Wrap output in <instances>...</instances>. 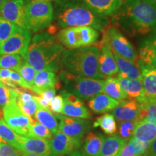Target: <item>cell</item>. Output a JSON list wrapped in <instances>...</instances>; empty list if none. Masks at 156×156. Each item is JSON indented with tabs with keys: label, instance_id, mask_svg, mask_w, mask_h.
Returning <instances> with one entry per match:
<instances>
[{
	"label": "cell",
	"instance_id": "6da1fadb",
	"mask_svg": "<svg viewBox=\"0 0 156 156\" xmlns=\"http://www.w3.org/2000/svg\"><path fill=\"white\" fill-rule=\"evenodd\" d=\"M64 50L53 36L46 34H37L30 41L23 58L36 72H56L62 63Z\"/></svg>",
	"mask_w": 156,
	"mask_h": 156
},
{
	"label": "cell",
	"instance_id": "7a4b0ae2",
	"mask_svg": "<svg viewBox=\"0 0 156 156\" xmlns=\"http://www.w3.org/2000/svg\"><path fill=\"white\" fill-rule=\"evenodd\" d=\"M122 17L130 28L142 34L156 33V2L154 0H124Z\"/></svg>",
	"mask_w": 156,
	"mask_h": 156
},
{
	"label": "cell",
	"instance_id": "3957f363",
	"mask_svg": "<svg viewBox=\"0 0 156 156\" xmlns=\"http://www.w3.org/2000/svg\"><path fill=\"white\" fill-rule=\"evenodd\" d=\"M99 54L97 46L64 50L62 64L67 72L74 75L101 80L103 77L98 69Z\"/></svg>",
	"mask_w": 156,
	"mask_h": 156
},
{
	"label": "cell",
	"instance_id": "277c9868",
	"mask_svg": "<svg viewBox=\"0 0 156 156\" xmlns=\"http://www.w3.org/2000/svg\"><path fill=\"white\" fill-rule=\"evenodd\" d=\"M61 78L66 90L80 99L88 100L103 93L104 80H102L76 75L67 71L62 72Z\"/></svg>",
	"mask_w": 156,
	"mask_h": 156
},
{
	"label": "cell",
	"instance_id": "5b68a950",
	"mask_svg": "<svg viewBox=\"0 0 156 156\" xmlns=\"http://www.w3.org/2000/svg\"><path fill=\"white\" fill-rule=\"evenodd\" d=\"M106 20L89 9L80 7H72L65 9L58 15V23L63 28L91 27L102 30Z\"/></svg>",
	"mask_w": 156,
	"mask_h": 156
},
{
	"label": "cell",
	"instance_id": "8992f818",
	"mask_svg": "<svg viewBox=\"0 0 156 156\" xmlns=\"http://www.w3.org/2000/svg\"><path fill=\"white\" fill-rule=\"evenodd\" d=\"M53 6L50 1L34 0L25 5L27 29L33 32L46 28L53 19Z\"/></svg>",
	"mask_w": 156,
	"mask_h": 156
},
{
	"label": "cell",
	"instance_id": "52a82bcc",
	"mask_svg": "<svg viewBox=\"0 0 156 156\" xmlns=\"http://www.w3.org/2000/svg\"><path fill=\"white\" fill-rule=\"evenodd\" d=\"M4 121L20 136H28L32 122L35 120L23 114L17 104L16 98H11L2 108Z\"/></svg>",
	"mask_w": 156,
	"mask_h": 156
},
{
	"label": "cell",
	"instance_id": "ba28073f",
	"mask_svg": "<svg viewBox=\"0 0 156 156\" xmlns=\"http://www.w3.org/2000/svg\"><path fill=\"white\" fill-rule=\"evenodd\" d=\"M112 51L121 57L138 62V55L132 45L129 41L119 32L116 29L111 27L108 29L104 36Z\"/></svg>",
	"mask_w": 156,
	"mask_h": 156
},
{
	"label": "cell",
	"instance_id": "9c48e42d",
	"mask_svg": "<svg viewBox=\"0 0 156 156\" xmlns=\"http://www.w3.org/2000/svg\"><path fill=\"white\" fill-rule=\"evenodd\" d=\"M30 38V30L17 27L13 34L0 44V54H19L23 58L28 51Z\"/></svg>",
	"mask_w": 156,
	"mask_h": 156
},
{
	"label": "cell",
	"instance_id": "30bf717a",
	"mask_svg": "<svg viewBox=\"0 0 156 156\" xmlns=\"http://www.w3.org/2000/svg\"><path fill=\"white\" fill-rule=\"evenodd\" d=\"M56 116L59 121V131L71 137L82 140V138L90 129V123L89 121L83 119L74 118L58 114H56Z\"/></svg>",
	"mask_w": 156,
	"mask_h": 156
},
{
	"label": "cell",
	"instance_id": "8fae6325",
	"mask_svg": "<svg viewBox=\"0 0 156 156\" xmlns=\"http://www.w3.org/2000/svg\"><path fill=\"white\" fill-rule=\"evenodd\" d=\"M1 17L19 28L27 29L23 0H7L0 9Z\"/></svg>",
	"mask_w": 156,
	"mask_h": 156
},
{
	"label": "cell",
	"instance_id": "7c38bea8",
	"mask_svg": "<svg viewBox=\"0 0 156 156\" xmlns=\"http://www.w3.org/2000/svg\"><path fill=\"white\" fill-rule=\"evenodd\" d=\"M49 144L52 155L64 156L78 151L81 147L82 140L71 137L59 131L49 140Z\"/></svg>",
	"mask_w": 156,
	"mask_h": 156
},
{
	"label": "cell",
	"instance_id": "4fadbf2b",
	"mask_svg": "<svg viewBox=\"0 0 156 156\" xmlns=\"http://www.w3.org/2000/svg\"><path fill=\"white\" fill-rule=\"evenodd\" d=\"M61 95L64 99V106L61 114L74 118L91 119V114L82 102L81 99L67 90L62 91Z\"/></svg>",
	"mask_w": 156,
	"mask_h": 156
},
{
	"label": "cell",
	"instance_id": "5bb4252c",
	"mask_svg": "<svg viewBox=\"0 0 156 156\" xmlns=\"http://www.w3.org/2000/svg\"><path fill=\"white\" fill-rule=\"evenodd\" d=\"M138 62L142 69L156 70V33H153L142 41Z\"/></svg>",
	"mask_w": 156,
	"mask_h": 156
},
{
	"label": "cell",
	"instance_id": "9a60e30c",
	"mask_svg": "<svg viewBox=\"0 0 156 156\" xmlns=\"http://www.w3.org/2000/svg\"><path fill=\"white\" fill-rule=\"evenodd\" d=\"M98 69L103 78L112 77L118 73V67L114 53L104 36L101 43V51L98 57Z\"/></svg>",
	"mask_w": 156,
	"mask_h": 156
},
{
	"label": "cell",
	"instance_id": "2e32d148",
	"mask_svg": "<svg viewBox=\"0 0 156 156\" xmlns=\"http://www.w3.org/2000/svg\"><path fill=\"white\" fill-rule=\"evenodd\" d=\"M141 105L135 99L120 101L113 110V116L119 122H134L139 121Z\"/></svg>",
	"mask_w": 156,
	"mask_h": 156
},
{
	"label": "cell",
	"instance_id": "e0dca14e",
	"mask_svg": "<svg viewBox=\"0 0 156 156\" xmlns=\"http://www.w3.org/2000/svg\"><path fill=\"white\" fill-rule=\"evenodd\" d=\"M20 151L36 154L40 156L52 155L50 150L49 140L20 135Z\"/></svg>",
	"mask_w": 156,
	"mask_h": 156
},
{
	"label": "cell",
	"instance_id": "ac0fdd59",
	"mask_svg": "<svg viewBox=\"0 0 156 156\" xmlns=\"http://www.w3.org/2000/svg\"><path fill=\"white\" fill-rule=\"evenodd\" d=\"M114 56L118 67V77L130 80H142V67L139 62L125 59L114 53Z\"/></svg>",
	"mask_w": 156,
	"mask_h": 156
},
{
	"label": "cell",
	"instance_id": "d6986e66",
	"mask_svg": "<svg viewBox=\"0 0 156 156\" xmlns=\"http://www.w3.org/2000/svg\"><path fill=\"white\" fill-rule=\"evenodd\" d=\"M96 14L113 15L122 7L124 0H83Z\"/></svg>",
	"mask_w": 156,
	"mask_h": 156
},
{
	"label": "cell",
	"instance_id": "ffe728a7",
	"mask_svg": "<svg viewBox=\"0 0 156 156\" xmlns=\"http://www.w3.org/2000/svg\"><path fill=\"white\" fill-rule=\"evenodd\" d=\"M119 103L104 93H98L90 100L88 106L94 113L102 114L113 111Z\"/></svg>",
	"mask_w": 156,
	"mask_h": 156
},
{
	"label": "cell",
	"instance_id": "44dd1931",
	"mask_svg": "<svg viewBox=\"0 0 156 156\" xmlns=\"http://www.w3.org/2000/svg\"><path fill=\"white\" fill-rule=\"evenodd\" d=\"M56 83L57 80L54 72L48 70L36 72L34 82L36 93L40 95L46 90L55 88Z\"/></svg>",
	"mask_w": 156,
	"mask_h": 156
},
{
	"label": "cell",
	"instance_id": "7402d4cb",
	"mask_svg": "<svg viewBox=\"0 0 156 156\" xmlns=\"http://www.w3.org/2000/svg\"><path fill=\"white\" fill-rule=\"evenodd\" d=\"M132 137L140 141L151 143L156 137V125L145 120L136 122Z\"/></svg>",
	"mask_w": 156,
	"mask_h": 156
},
{
	"label": "cell",
	"instance_id": "603a6c76",
	"mask_svg": "<svg viewBox=\"0 0 156 156\" xmlns=\"http://www.w3.org/2000/svg\"><path fill=\"white\" fill-rule=\"evenodd\" d=\"M127 140L119 135H113L104 139L98 156H118Z\"/></svg>",
	"mask_w": 156,
	"mask_h": 156
},
{
	"label": "cell",
	"instance_id": "cb8c5ba5",
	"mask_svg": "<svg viewBox=\"0 0 156 156\" xmlns=\"http://www.w3.org/2000/svg\"><path fill=\"white\" fill-rule=\"evenodd\" d=\"M104 139L103 134L87 133L84 140L82 153L85 156H98Z\"/></svg>",
	"mask_w": 156,
	"mask_h": 156
},
{
	"label": "cell",
	"instance_id": "d4e9b609",
	"mask_svg": "<svg viewBox=\"0 0 156 156\" xmlns=\"http://www.w3.org/2000/svg\"><path fill=\"white\" fill-rule=\"evenodd\" d=\"M34 118L38 123L47 128L53 135L59 132L57 118L49 109L41 106L35 114Z\"/></svg>",
	"mask_w": 156,
	"mask_h": 156
},
{
	"label": "cell",
	"instance_id": "484cf974",
	"mask_svg": "<svg viewBox=\"0 0 156 156\" xmlns=\"http://www.w3.org/2000/svg\"><path fill=\"white\" fill-rule=\"evenodd\" d=\"M142 83L146 99H156V70L142 69Z\"/></svg>",
	"mask_w": 156,
	"mask_h": 156
},
{
	"label": "cell",
	"instance_id": "4316f807",
	"mask_svg": "<svg viewBox=\"0 0 156 156\" xmlns=\"http://www.w3.org/2000/svg\"><path fill=\"white\" fill-rule=\"evenodd\" d=\"M58 39L65 47L69 49L81 48L79 34L77 28H64L58 34Z\"/></svg>",
	"mask_w": 156,
	"mask_h": 156
},
{
	"label": "cell",
	"instance_id": "83f0119b",
	"mask_svg": "<svg viewBox=\"0 0 156 156\" xmlns=\"http://www.w3.org/2000/svg\"><path fill=\"white\" fill-rule=\"evenodd\" d=\"M103 93L112 98L118 101L119 102L125 100L127 97L121 89L118 79L112 77H107L104 80Z\"/></svg>",
	"mask_w": 156,
	"mask_h": 156
},
{
	"label": "cell",
	"instance_id": "f1b7e54d",
	"mask_svg": "<svg viewBox=\"0 0 156 156\" xmlns=\"http://www.w3.org/2000/svg\"><path fill=\"white\" fill-rule=\"evenodd\" d=\"M141 110L139 121L145 120L156 125V99H146L140 101Z\"/></svg>",
	"mask_w": 156,
	"mask_h": 156
},
{
	"label": "cell",
	"instance_id": "f546056e",
	"mask_svg": "<svg viewBox=\"0 0 156 156\" xmlns=\"http://www.w3.org/2000/svg\"><path fill=\"white\" fill-rule=\"evenodd\" d=\"M0 139L15 147L18 151L20 150L19 141L20 135L15 133L2 119H0Z\"/></svg>",
	"mask_w": 156,
	"mask_h": 156
},
{
	"label": "cell",
	"instance_id": "4dcf8cb0",
	"mask_svg": "<svg viewBox=\"0 0 156 156\" xmlns=\"http://www.w3.org/2000/svg\"><path fill=\"white\" fill-rule=\"evenodd\" d=\"M124 93L129 99H135L137 101L143 100L145 96L142 80L128 79Z\"/></svg>",
	"mask_w": 156,
	"mask_h": 156
},
{
	"label": "cell",
	"instance_id": "1f68e13d",
	"mask_svg": "<svg viewBox=\"0 0 156 156\" xmlns=\"http://www.w3.org/2000/svg\"><path fill=\"white\" fill-rule=\"evenodd\" d=\"M94 127L100 126L104 133L113 135L117 132V124L112 114H106L98 117L94 124Z\"/></svg>",
	"mask_w": 156,
	"mask_h": 156
},
{
	"label": "cell",
	"instance_id": "d6a6232c",
	"mask_svg": "<svg viewBox=\"0 0 156 156\" xmlns=\"http://www.w3.org/2000/svg\"><path fill=\"white\" fill-rule=\"evenodd\" d=\"M77 28L81 47H87L93 45L98 40V32L91 27H79Z\"/></svg>",
	"mask_w": 156,
	"mask_h": 156
},
{
	"label": "cell",
	"instance_id": "836d02e7",
	"mask_svg": "<svg viewBox=\"0 0 156 156\" xmlns=\"http://www.w3.org/2000/svg\"><path fill=\"white\" fill-rule=\"evenodd\" d=\"M23 59L19 54H0V68L17 72L23 63Z\"/></svg>",
	"mask_w": 156,
	"mask_h": 156
},
{
	"label": "cell",
	"instance_id": "e575fe53",
	"mask_svg": "<svg viewBox=\"0 0 156 156\" xmlns=\"http://www.w3.org/2000/svg\"><path fill=\"white\" fill-rule=\"evenodd\" d=\"M17 72L20 75L25 83L28 84L29 90L34 93H36V89H35L34 83V77L36 75V70L28 63L24 61Z\"/></svg>",
	"mask_w": 156,
	"mask_h": 156
},
{
	"label": "cell",
	"instance_id": "d590c367",
	"mask_svg": "<svg viewBox=\"0 0 156 156\" xmlns=\"http://www.w3.org/2000/svg\"><path fill=\"white\" fill-rule=\"evenodd\" d=\"M28 136L41 138L45 140H51L53 137V134L47 128L41 124L36 121H34L31 124L30 130V135Z\"/></svg>",
	"mask_w": 156,
	"mask_h": 156
},
{
	"label": "cell",
	"instance_id": "8d00e7d4",
	"mask_svg": "<svg viewBox=\"0 0 156 156\" xmlns=\"http://www.w3.org/2000/svg\"><path fill=\"white\" fill-rule=\"evenodd\" d=\"M17 104L23 114L31 119H34L36 112L41 107L36 97L35 96L31 100L27 101V102L17 103Z\"/></svg>",
	"mask_w": 156,
	"mask_h": 156
},
{
	"label": "cell",
	"instance_id": "74e56055",
	"mask_svg": "<svg viewBox=\"0 0 156 156\" xmlns=\"http://www.w3.org/2000/svg\"><path fill=\"white\" fill-rule=\"evenodd\" d=\"M17 28L16 25L0 16V44L11 36Z\"/></svg>",
	"mask_w": 156,
	"mask_h": 156
},
{
	"label": "cell",
	"instance_id": "f35d334b",
	"mask_svg": "<svg viewBox=\"0 0 156 156\" xmlns=\"http://www.w3.org/2000/svg\"><path fill=\"white\" fill-rule=\"evenodd\" d=\"M17 93L18 91L9 88L0 81V108L2 109L11 98H17Z\"/></svg>",
	"mask_w": 156,
	"mask_h": 156
},
{
	"label": "cell",
	"instance_id": "ab89813d",
	"mask_svg": "<svg viewBox=\"0 0 156 156\" xmlns=\"http://www.w3.org/2000/svg\"><path fill=\"white\" fill-rule=\"evenodd\" d=\"M129 143L133 147L134 153L136 156H147L150 143L140 141L132 136L130 138Z\"/></svg>",
	"mask_w": 156,
	"mask_h": 156
},
{
	"label": "cell",
	"instance_id": "60d3db41",
	"mask_svg": "<svg viewBox=\"0 0 156 156\" xmlns=\"http://www.w3.org/2000/svg\"><path fill=\"white\" fill-rule=\"evenodd\" d=\"M135 127L134 122H123L121 123L119 126V134L123 139L127 140L131 138Z\"/></svg>",
	"mask_w": 156,
	"mask_h": 156
},
{
	"label": "cell",
	"instance_id": "b9f144b4",
	"mask_svg": "<svg viewBox=\"0 0 156 156\" xmlns=\"http://www.w3.org/2000/svg\"><path fill=\"white\" fill-rule=\"evenodd\" d=\"M0 156H20V151L0 139Z\"/></svg>",
	"mask_w": 156,
	"mask_h": 156
},
{
	"label": "cell",
	"instance_id": "7bdbcfd3",
	"mask_svg": "<svg viewBox=\"0 0 156 156\" xmlns=\"http://www.w3.org/2000/svg\"><path fill=\"white\" fill-rule=\"evenodd\" d=\"M64 106L63 97L60 95H55L48 105V109L54 114H61Z\"/></svg>",
	"mask_w": 156,
	"mask_h": 156
},
{
	"label": "cell",
	"instance_id": "ee69618b",
	"mask_svg": "<svg viewBox=\"0 0 156 156\" xmlns=\"http://www.w3.org/2000/svg\"><path fill=\"white\" fill-rule=\"evenodd\" d=\"M9 79H10L11 81H12L13 83L16 84V85H20V86L23 87V88L29 90L28 84L25 83L24 80L23 79V77H21L20 75L17 72L12 70L10 76H9Z\"/></svg>",
	"mask_w": 156,
	"mask_h": 156
},
{
	"label": "cell",
	"instance_id": "f6af8a7d",
	"mask_svg": "<svg viewBox=\"0 0 156 156\" xmlns=\"http://www.w3.org/2000/svg\"><path fill=\"white\" fill-rule=\"evenodd\" d=\"M118 156H136L134 153V149L132 146L129 142L126 143L121 151Z\"/></svg>",
	"mask_w": 156,
	"mask_h": 156
},
{
	"label": "cell",
	"instance_id": "bcb514c9",
	"mask_svg": "<svg viewBox=\"0 0 156 156\" xmlns=\"http://www.w3.org/2000/svg\"><path fill=\"white\" fill-rule=\"evenodd\" d=\"M12 70L7 69H2L0 68V81L2 83H5V81L9 80Z\"/></svg>",
	"mask_w": 156,
	"mask_h": 156
},
{
	"label": "cell",
	"instance_id": "7dc6e473",
	"mask_svg": "<svg viewBox=\"0 0 156 156\" xmlns=\"http://www.w3.org/2000/svg\"><path fill=\"white\" fill-rule=\"evenodd\" d=\"M147 156H156V137L150 143Z\"/></svg>",
	"mask_w": 156,
	"mask_h": 156
},
{
	"label": "cell",
	"instance_id": "c3c4849f",
	"mask_svg": "<svg viewBox=\"0 0 156 156\" xmlns=\"http://www.w3.org/2000/svg\"><path fill=\"white\" fill-rule=\"evenodd\" d=\"M20 156H40L38 155H36V154L30 153H26V152H23L20 151ZM51 156H54V155H51Z\"/></svg>",
	"mask_w": 156,
	"mask_h": 156
},
{
	"label": "cell",
	"instance_id": "681fc988",
	"mask_svg": "<svg viewBox=\"0 0 156 156\" xmlns=\"http://www.w3.org/2000/svg\"><path fill=\"white\" fill-rule=\"evenodd\" d=\"M67 156H85L84 154L82 153V152H80V151H75L74 152V153L69 154V155H68Z\"/></svg>",
	"mask_w": 156,
	"mask_h": 156
},
{
	"label": "cell",
	"instance_id": "f907efd6",
	"mask_svg": "<svg viewBox=\"0 0 156 156\" xmlns=\"http://www.w3.org/2000/svg\"><path fill=\"white\" fill-rule=\"evenodd\" d=\"M7 1V0H0V9H2V6L4 5V4H5Z\"/></svg>",
	"mask_w": 156,
	"mask_h": 156
},
{
	"label": "cell",
	"instance_id": "816d5d0a",
	"mask_svg": "<svg viewBox=\"0 0 156 156\" xmlns=\"http://www.w3.org/2000/svg\"><path fill=\"white\" fill-rule=\"evenodd\" d=\"M30 1H34V0H30ZM44 1H53V0H44Z\"/></svg>",
	"mask_w": 156,
	"mask_h": 156
},
{
	"label": "cell",
	"instance_id": "f5cc1de1",
	"mask_svg": "<svg viewBox=\"0 0 156 156\" xmlns=\"http://www.w3.org/2000/svg\"><path fill=\"white\" fill-rule=\"evenodd\" d=\"M1 114H2V112H1V108H0V116H1ZM1 119V118H0Z\"/></svg>",
	"mask_w": 156,
	"mask_h": 156
},
{
	"label": "cell",
	"instance_id": "db71d44e",
	"mask_svg": "<svg viewBox=\"0 0 156 156\" xmlns=\"http://www.w3.org/2000/svg\"><path fill=\"white\" fill-rule=\"evenodd\" d=\"M154 1H155V2H156V0H154Z\"/></svg>",
	"mask_w": 156,
	"mask_h": 156
}]
</instances>
